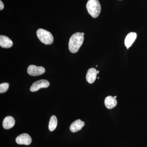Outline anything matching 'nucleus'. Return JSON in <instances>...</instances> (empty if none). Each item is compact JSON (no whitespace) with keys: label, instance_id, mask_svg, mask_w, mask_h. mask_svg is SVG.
<instances>
[{"label":"nucleus","instance_id":"18","mask_svg":"<svg viewBox=\"0 0 147 147\" xmlns=\"http://www.w3.org/2000/svg\"><path fill=\"white\" fill-rule=\"evenodd\" d=\"M114 97H115V98H116L117 97V96H114Z\"/></svg>","mask_w":147,"mask_h":147},{"label":"nucleus","instance_id":"8","mask_svg":"<svg viewBox=\"0 0 147 147\" xmlns=\"http://www.w3.org/2000/svg\"><path fill=\"white\" fill-rule=\"evenodd\" d=\"M85 125V123L80 119L76 120L74 121L70 125V131L72 132H76L81 130Z\"/></svg>","mask_w":147,"mask_h":147},{"label":"nucleus","instance_id":"12","mask_svg":"<svg viewBox=\"0 0 147 147\" xmlns=\"http://www.w3.org/2000/svg\"><path fill=\"white\" fill-rule=\"evenodd\" d=\"M104 103L106 108L108 109H111L116 107L117 102L115 97L109 96L105 98Z\"/></svg>","mask_w":147,"mask_h":147},{"label":"nucleus","instance_id":"6","mask_svg":"<svg viewBox=\"0 0 147 147\" xmlns=\"http://www.w3.org/2000/svg\"><path fill=\"white\" fill-rule=\"evenodd\" d=\"M16 142L19 145H29L31 144L32 139L28 134L24 133L16 137Z\"/></svg>","mask_w":147,"mask_h":147},{"label":"nucleus","instance_id":"4","mask_svg":"<svg viewBox=\"0 0 147 147\" xmlns=\"http://www.w3.org/2000/svg\"><path fill=\"white\" fill-rule=\"evenodd\" d=\"M45 69L41 66L30 65L28 67L27 71L29 75L32 76H37L41 75L45 73Z\"/></svg>","mask_w":147,"mask_h":147},{"label":"nucleus","instance_id":"16","mask_svg":"<svg viewBox=\"0 0 147 147\" xmlns=\"http://www.w3.org/2000/svg\"><path fill=\"white\" fill-rule=\"evenodd\" d=\"M82 34L83 35H84V34H85L84 33V32H82Z\"/></svg>","mask_w":147,"mask_h":147},{"label":"nucleus","instance_id":"1","mask_svg":"<svg viewBox=\"0 0 147 147\" xmlns=\"http://www.w3.org/2000/svg\"><path fill=\"white\" fill-rule=\"evenodd\" d=\"M84 41V35L82 33L76 32L72 35L69 42V49L72 53H77Z\"/></svg>","mask_w":147,"mask_h":147},{"label":"nucleus","instance_id":"13","mask_svg":"<svg viewBox=\"0 0 147 147\" xmlns=\"http://www.w3.org/2000/svg\"><path fill=\"white\" fill-rule=\"evenodd\" d=\"M58 121L57 117L55 115H53L50 118L49 121V129L50 131H53L55 130L57 125Z\"/></svg>","mask_w":147,"mask_h":147},{"label":"nucleus","instance_id":"10","mask_svg":"<svg viewBox=\"0 0 147 147\" xmlns=\"http://www.w3.org/2000/svg\"><path fill=\"white\" fill-rule=\"evenodd\" d=\"M13 42L5 36L1 35L0 36V46L3 48H9L13 45Z\"/></svg>","mask_w":147,"mask_h":147},{"label":"nucleus","instance_id":"14","mask_svg":"<svg viewBox=\"0 0 147 147\" xmlns=\"http://www.w3.org/2000/svg\"><path fill=\"white\" fill-rule=\"evenodd\" d=\"M9 84L7 83H3L0 84V93L1 94L5 92L8 90Z\"/></svg>","mask_w":147,"mask_h":147},{"label":"nucleus","instance_id":"2","mask_svg":"<svg viewBox=\"0 0 147 147\" xmlns=\"http://www.w3.org/2000/svg\"><path fill=\"white\" fill-rule=\"evenodd\" d=\"M86 8L90 15L94 18L99 16L101 11V6L98 0H89Z\"/></svg>","mask_w":147,"mask_h":147},{"label":"nucleus","instance_id":"9","mask_svg":"<svg viewBox=\"0 0 147 147\" xmlns=\"http://www.w3.org/2000/svg\"><path fill=\"white\" fill-rule=\"evenodd\" d=\"M137 37V33L134 32L129 33L127 35L125 40V45L127 49H128L129 47H131Z\"/></svg>","mask_w":147,"mask_h":147},{"label":"nucleus","instance_id":"7","mask_svg":"<svg viewBox=\"0 0 147 147\" xmlns=\"http://www.w3.org/2000/svg\"><path fill=\"white\" fill-rule=\"evenodd\" d=\"M96 69L91 68L87 71L86 79L87 82L90 84H92L95 82L97 76V72Z\"/></svg>","mask_w":147,"mask_h":147},{"label":"nucleus","instance_id":"11","mask_svg":"<svg viewBox=\"0 0 147 147\" xmlns=\"http://www.w3.org/2000/svg\"><path fill=\"white\" fill-rule=\"evenodd\" d=\"M15 121L13 117L7 116L4 119L3 122V126L5 129H9L14 126Z\"/></svg>","mask_w":147,"mask_h":147},{"label":"nucleus","instance_id":"3","mask_svg":"<svg viewBox=\"0 0 147 147\" xmlns=\"http://www.w3.org/2000/svg\"><path fill=\"white\" fill-rule=\"evenodd\" d=\"M37 36L40 42L45 45H51L54 41V38L52 34L42 29H39L36 32Z\"/></svg>","mask_w":147,"mask_h":147},{"label":"nucleus","instance_id":"17","mask_svg":"<svg viewBox=\"0 0 147 147\" xmlns=\"http://www.w3.org/2000/svg\"><path fill=\"white\" fill-rule=\"evenodd\" d=\"M97 74H98L99 73V71H98H98H97Z\"/></svg>","mask_w":147,"mask_h":147},{"label":"nucleus","instance_id":"15","mask_svg":"<svg viewBox=\"0 0 147 147\" xmlns=\"http://www.w3.org/2000/svg\"><path fill=\"white\" fill-rule=\"evenodd\" d=\"M4 7V5L3 3L1 1H0V10H2L3 9Z\"/></svg>","mask_w":147,"mask_h":147},{"label":"nucleus","instance_id":"5","mask_svg":"<svg viewBox=\"0 0 147 147\" xmlns=\"http://www.w3.org/2000/svg\"><path fill=\"white\" fill-rule=\"evenodd\" d=\"M50 86V82L45 79H41L34 82L30 88L31 92H34L41 88H47Z\"/></svg>","mask_w":147,"mask_h":147}]
</instances>
